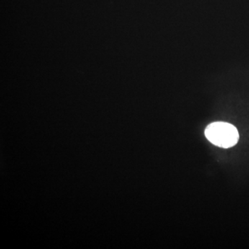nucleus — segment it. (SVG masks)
<instances>
[{"label": "nucleus", "instance_id": "nucleus-1", "mask_svg": "<svg viewBox=\"0 0 249 249\" xmlns=\"http://www.w3.org/2000/svg\"><path fill=\"white\" fill-rule=\"evenodd\" d=\"M205 136L210 142L218 147L229 148L239 140V133L235 126L225 122H214L205 129Z\"/></svg>", "mask_w": 249, "mask_h": 249}]
</instances>
